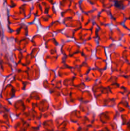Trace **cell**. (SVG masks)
Here are the masks:
<instances>
[]
</instances>
